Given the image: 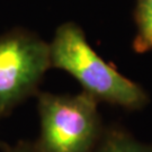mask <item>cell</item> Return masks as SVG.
<instances>
[{
    "label": "cell",
    "mask_w": 152,
    "mask_h": 152,
    "mask_svg": "<svg viewBox=\"0 0 152 152\" xmlns=\"http://www.w3.org/2000/svg\"><path fill=\"white\" fill-rule=\"evenodd\" d=\"M92 152H152V147L140 143L124 133L113 132Z\"/></svg>",
    "instance_id": "5"
},
{
    "label": "cell",
    "mask_w": 152,
    "mask_h": 152,
    "mask_svg": "<svg viewBox=\"0 0 152 152\" xmlns=\"http://www.w3.org/2000/svg\"><path fill=\"white\" fill-rule=\"evenodd\" d=\"M134 48L137 52L152 50V0H139L137 35Z\"/></svg>",
    "instance_id": "4"
},
{
    "label": "cell",
    "mask_w": 152,
    "mask_h": 152,
    "mask_svg": "<svg viewBox=\"0 0 152 152\" xmlns=\"http://www.w3.org/2000/svg\"><path fill=\"white\" fill-rule=\"evenodd\" d=\"M50 68L49 43L37 35L25 29L0 35V118L34 94Z\"/></svg>",
    "instance_id": "3"
},
{
    "label": "cell",
    "mask_w": 152,
    "mask_h": 152,
    "mask_svg": "<svg viewBox=\"0 0 152 152\" xmlns=\"http://www.w3.org/2000/svg\"><path fill=\"white\" fill-rule=\"evenodd\" d=\"M41 132L35 143L39 152H92L99 133L97 100L79 95L41 94Z\"/></svg>",
    "instance_id": "2"
},
{
    "label": "cell",
    "mask_w": 152,
    "mask_h": 152,
    "mask_svg": "<svg viewBox=\"0 0 152 152\" xmlns=\"http://www.w3.org/2000/svg\"><path fill=\"white\" fill-rule=\"evenodd\" d=\"M49 48L51 68L70 73L85 92L96 100L102 99L132 109L147 103L144 90L104 61L76 24L65 23L59 26Z\"/></svg>",
    "instance_id": "1"
},
{
    "label": "cell",
    "mask_w": 152,
    "mask_h": 152,
    "mask_svg": "<svg viewBox=\"0 0 152 152\" xmlns=\"http://www.w3.org/2000/svg\"><path fill=\"white\" fill-rule=\"evenodd\" d=\"M2 152H39L35 143L18 142L14 145H2Z\"/></svg>",
    "instance_id": "6"
}]
</instances>
